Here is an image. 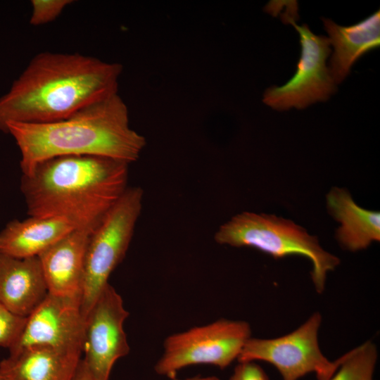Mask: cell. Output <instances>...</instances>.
<instances>
[{
  "mask_svg": "<svg viewBox=\"0 0 380 380\" xmlns=\"http://www.w3.org/2000/svg\"><path fill=\"white\" fill-rule=\"evenodd\" d=\"M122 65L78 53L36 55L0 97V131L8 122L46 123L67 118L118 94Z\"/></svg>",
  "mask_w": 380,
  "mask_h": 380,
  "instance_id": "obj_1",
  "label": "cell"
},
{
  "mask_svg": "<svg viewBox=\"0 0 380 380\" xmlns=\"http://www.w3.org/2000/svg\"><path fill=\"white\" fill-rule=\"evenodd\" d=\"M129 164L87 155L62 156L22 175L20 191L28 216L68 220L94 229L128 187Z\"/></svg>",
  "mask_w": 380,
  "mask_h": 380,
  "instance_id": "obj_2",
  "label": "cell"
},
{
  "mask_svg": "<svg viewBox=\"0 0 380 380\" xmlns=\"http://www.w3.org/2000/svg\"><path fill=\"white\" fill-rule=\"evenodd\" d=\"M6 134L13 137L20 150L23 175L39 163L62 156H97L129 165L146 145V138L131 128L127 106L118 93L61 120L8 122Z\"/></svg>",
  "mask_w": 380,
  "mask_h": 380,
  "instance_id": "obj_3",
  "label": "cell"
},
{
  "mask_svg": "<svg viewBox=\"0 0 380 380\" xmlns=\"http://www.w3.org/2000/svg\"><path fill=\"white\" fill-rule=\"evenodd\" d=\"M214 239L220 245L253 248L274 258L291 255L307 258L312 265L311 277L318 293L324 290L327 274L340 263L338 257L322 248L316 236L274 215L237 214L219 227Z\"/></svg>",
  "mask_w": 380,
  "mask_h": 380,
  "instance_id": "obj_4",
  "label": "cell"
},
{
  "mask_svg": "<svg viewBox=\"0 0 380 380\" xmlns=\"http://www.w3.org/2000/svg\"><path fill=\"white\" fill-rule=\"evenodd\" d=\"M143 198L140 186H128L89 236L81 296L84 318L126 255L141 213Z\"/></svg>",
  "mask_w": 380,
  "mask_h": 380,
  "instance_id": "obj_5",
  "label": "cell"
},
{
  "mask_svg": "<svg viewBox=\"0 0 380 380\" xmlns=\"http://www.w3.org/2000/svg\"><path fill=\"white\" fill-rule=\"evenodd\" d=\"M251 337L250 324L243 320L220 319L167 336L155 372L173 379L182 368L210 365L220 369L230 365Z\"/></svg>",
  "mask_w": 380,
  "mask_h": 380,
  "instance_id": "obj_6",
  "label": "cell"
},
{
  "mask_svg": "<svg viewBox=\"0 0 380 380\" xmlns=\"http://www.w3.org/2000/svg\"><path fill=\"white\" fill-rule=\"evenodd\" d=\"M322 322V315L315 312L286 335L274 338L251 337L237 360L268 362L278 370L282 380H298L311 373L317 380H328L338 368L342 356L331 361L321 351L318 331Z\"/></svg>",
  "mask_w": 380,
  "mask_h": 380,
  "instance_id": "obj_7",
  "label": "cell"
},
{
  "mask_svg": "<svg viewBox=\"0 0 380 380\" xmlns=\"http://www.w3.org/2000/svg\"><path fill=\"white\" fill-rule=\"evenodd\" d=\"M281 18L291 24L300 35L301 54L293 76L281 87L267 89L263 102L278 110L292 107L302 109L317 102L327 100L336 91L326 61L331 53L328 37L315 35L305 24L298 25L293 4Z\"/></svg>",
  "mask_w": 380,
  "mask_h": 380,
  "instance_id": "obj_8",
  "label": "cell"
},
{
  "mask_svg": "<svg viewBox=\"0 0 380 380\" xmlns=\"http://www.w3.org/2000/svg\"><path fill=\"white\" fill-rule=\"evenodd\" d=\"M129 312L108 283L84 319L82 360L94 380H109L112 368L130 348L124 330Z\"/></svg>",
  "mask_w": 380,
  "mask_h": 380,
  "instance_id": "obj_9",
  "label": "cell"
},
{
  "mask_svg": "<svg viewBox=\"0 0 380 380\" xmlns=\"http://www.w3.org/2000/svg\"><path fill=\"white\" fill-rule=\"evenodd\" d=\"M83 329L81 295L48 293L27 317L24 329L9 353L32 346L82 352Z\"/></svg>",
  "mask_w": 380,
  "mask_h": 380,
  "instance_id": "obj_10",
  "label": "cell"
},
{
  "mask_svg": "<svg viewBox=\"0 0 380 380\" xmlns=\"http://www.w3.org/2000/svg\"><path fill=\"white\" fill-rule=\"evenodd\" d=\"M93 230L75 229L38 256L49 293L82 296L86 248Z\"/></svg>",
  "mask_w": 380,
  "mask_h": 380,
  "instance_id": "obj_11",
  "label": "cell"
},
{
  "mask_svg": "<svg viewBox=\"0 0 380 380\" xmlns=\"http://www.w3.org/2000/svg\"><path fill=\"white\" fill-rule=\"evenodd\" d=\"M49 291L38 256L20 258L0 251V303L27 317Z\"/></svg>",
  "mask_w": 380,
  "mask_h": 380,
  "instance_id": "obj_12",
  "label": "cell"
},
{
  "mask_svg": "<svg viewBox=\"0 0 380 380\" xmlns=\"http://www.w3.org/2000/svg\"><path fill=\"white\" fill-rule=\"evenodd\" d=\"M82 352L28 346L0 362L1 380H74Z\"/></svg>",
  "mask_w": 380,
  "mask_h": 380,
  "instance_id": "obj_13",
  "label": "cell"
},
{
  "mask_svg": "<svg viewBox=\"0 0 380 380\" xmlns=\"http://www.w3.org/2000/svg\"><path fill=\"white\" fill-rule=\"evenodd\" d=\"M330 44L334 51L329 72L334 83L341 82L349 74L353 65L367 52L379 46V10L350 26H341L330 19L323 18Z\"/></svg>",
  "mask_w": 380,
  "mask_h": 380,
  "instance_id": "obj_14",
  "label": "cell"
},
{
  "mask_svg": "<svg viewBox=\"0 0 380 380\" xmlns=\"http://www.w3.org/2000/svg\"><path fill=\"white\" fill-rule=\"evenodd\" d=\"M75 229L63 218L13 220L0 231V251L20 258L39 256Z\"/></svg>",
  "mask_w": 380,
  "mask_h": 380,
  "instance_id": "obj_15",
  "label": "cell"
},
{
  "mask_svg": "<svg viewBox=\"0 0 380 380\" xmlns=\"http://www.w3.org/2000/svg\"><path fill=\"white\" fill-rule=\"evenodd\" d=\"M329 213L341 222L336 232L339 243L352 252L367 248L380 240V213L361 208L349 192L338 187L332 188L327 195Z\"/></svg>",
  "mask_w": 380,
  "mask_h": 380,
  "instance_id": "obj_16",
  "label": "cell"
},
{
  "mask_svg": "<svg viewBox=\"0 0 380 380\" xmlns=\"http://www.w3.org/2000/svg\"><path fill=\"white\" fill-rule=\"evenodd\" d=\"M377 358L376 345L367 341L343 355L338 368L328 380H373Z\"/></svg>",
  "mask_w": 380,
  "mask_h": 380,
  "instance_id": "obj_17",
  "label": "cell"
},
{
  "mask_svg": "<svg viewBox=\"0 0 380 380\" xmlns=\"http://www.w3.org/2000/svg\"><path fill=\"white\" fill-rule=\"evenodd\" d=\"M27 317L17 315L0 303V346L11 350L18 342Z\"/></svg>",
  "mask_w": 380,
  "mask_h": 380,
  "instance_id": "obj_18",
  "label": "cell"
},
{
  "mask_svg": "<svg viewBox=\"0 0 380 380\" xmlns=\"http://www.w3.org/2000/svg\"><path fill=\"white\" fill-rule=\"evenodd\" d=\"M72 2L71 0H32L30 24L37 26L54 20Z\"/></svg>",
  "mask_w": 380,
  "mask_h": 380,
  "instance_id": "obj_19",
  "label": "cell"
},
{
  "mask_svg": "<svg viewBox=\"0 0 380 380\" xmlns=\"http://www.w3.org/2000/svg\"><path fill=\"white\" fill-rule=\"evenodd\" d=\"M229 380H269L264 369L255 362H239Z\"/></svg>",
  "mask_w": 380,
  "mask_h": 380,
  "instance_id": "obj_20",
  "label": "cell"
},
{
  "mask_svg": "<svg viewBox=\"0 0 380 380\" xmlns=\"http://www.w3.org/2000/svg\"><path fill=\"white\" fill-rule=\"evenodd\" d=\"M74 380H94L82 359L80 362Z\"/></svg>",
  "mask_w": 380,
  "mask_h": 380,
  "instance_id": "obj_21",
  "label": "cell"
},
{
  "mask_svg": "<svg viewBox=\"0 0 380 380\" xmlns=\"http://www.w3.org/2000/svg\"><path fill=\"white\" fill-rule=\"evenodd\" d=\"M174 380H176V379H174ZM177 380H220V379L215 376H194V377L188 378L185 379H177Z\"/></svg>",
  "mask_w": 380,
  "mask_h": 380,
  "instance_id": "obj_22",
  "label": "cell"
},
{
  "mask_svg": "<svg viewBox=\"0 0 380 380\" xmlns=\"http://www.w3.org/2000/svg\"><path fill=\"white\" fill-rule=\"evenodd\" d=\"M0 380H1V379L0 378Z\"/></svg>",
  "mask_w": 380,
  "mask_h": 380,
  "instance_id": "obj_23",
  "label": "cell"
}]
</instances>
